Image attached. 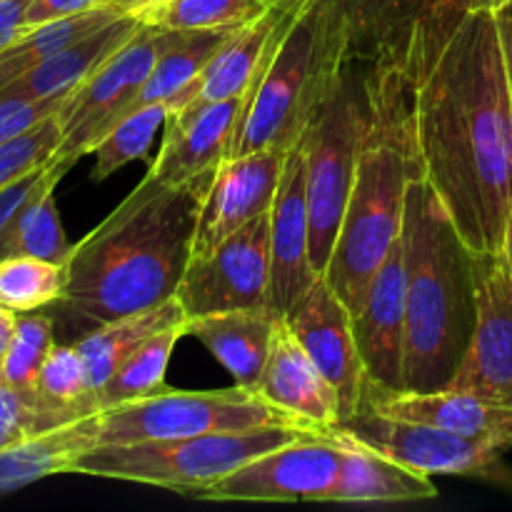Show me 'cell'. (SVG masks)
I'll return each instance as SVG.
<instances>
[{
    "instance_id": "6da1fadb",
    "label": "cell",
    "mask_w": 512,
    "mask_h": 512,
    "mask_svg": "<svg viewBox=\"0 0 512 512\" xmlns=\"http://www.w3.org/2000/svg\"><path fill=\"white\" fill-rule=\"evenodd\" d=\"M418 173L473 255L512 208V105L495 0H438L400 50Z\"/></svg>"
},
{
    "instance_id": "7a4b0ae2",
    "label": "cell",
    "mask_w": 512,
    "mask_h": 512,
    "mask_svg": "<svg viewBox=\"0 0 512 512\" xmlns=\"http://www.w3.org/2000/svg\"><path fill=\"white\" fill-rule=\"evenodd\" d=\"M213 178L215 170L163 185L145 175L98 228L70 248L60 308L95 328L175 298Z\"/></svg>"
},
{
    "instance_id": "3957f363",
    "label": "cell",
    "mask_w": 512,
    "mask_h": 512,
    "mask_svg": "<svg viewBox=\"0 0 512 512\" xmlns=\"http://www.w3.org/2000/svg\"><path fill=\"white\" fill-rule=\"evenodd\" d=\"M358 165L325 280L358 313L368 285L403 233L405 195L415 173L413 130L400 50L370 60Z\"/></svg>"
},
{
    "instance_id": "277c9868",
    "label": "cell",
    "mask_w": 512,
    "mask_h": 512,
    "mask_svg": "<svg viewBox=\"0 0 512 512\" xmlns=\"http://www.w3.org/2000/svg\"><path fill=\"white\" fill-rule=\"evenodd\" d=\"M403 390L430 393L450 383L475 330L473 253L425 178L415 173L405 195Z\"/></svg>"
},
{
    "instance_id": "5b68a950",
    "label": "cell",
    "mask_w": 512,
    "mask_h": 512,
    "mask_svg": "<svg viewBox=\"0 0 512 512\" xmlns=\"http://www.w3.org/2000/svg\"><path fill=\"white\" fill-rule=\"evenodd\" d=\"M350 60L343 28L313 0L308 10L278 35L255 70L240 98L228 158L258 150L288 153L295 148Z\"/></svg>"
},
{
    "instance_id": "8992f818",
    "label": "cell",
    "mask_w": 512,
    "mask_h": 512,
    "mask_svg": "<svg viewBox=\"0 0 512 512\" xmlns=\"http://www.w3.org/2000/svg\"><path fill=\"white\" fill-rule=\"evenodd\" d=\"M305 433L313 430L275 425L130 445H98L75 463L73 473L200 495L228 478L233 470Z\"/></svg>"
},
{
    "instance_id": "52a82bcc",
    "label": "cell",
    "mask_w": 512,
    "mask_h": 512,
    "mask_svg": "<svg viewBox=\"0 0 512 512\" xmlns=\"http://www.w3.org/2000/svg\"><path fill=\"white\" fill-rule=\"evenodd\" d=\"M355 65L358 60L345 65L333 93L303 135L308 170L310 260L318 275H325L333 258L358 165L365 118V75L358 73Z\"/></svg>"
},
{
    "instance_id": "ba28073f",
    "label": "cell",
    "mask_w": 512,
    "mask_h": 512,
    "mask_svg": "<svg viewBox=\"0 0 512 512\" xmlns=\"http://www.w3.org/2000/svg\"><path fill=\"white\" fill-rule=\"evenodd\" d=\"M275 425L308 428L243 385L225 390L163 388L148 398L103 410L100 445H130L143 440L188 438V435L275 428Z\"/></svg>"
},
{
    "instance_id": "9c48e42d",
    "label": "cell",
    "mask_w": 512,
    "mask_h": 512,
    "mask_svg": "<svg viewBox=\"0 0 512 512\" xmlns=\"http://www.w3.org/2000/svg\"><path fill=\"white\" fill-rule=\"evenodd\" d=\"M175 33L178 30H165L143 20L138 33L68 95L58 113L63 140L55 150L53 163L70 168L78 158L90 155L100 135L135 98L155 60L173 43Z\"/></svg>"
},
{
    "instance_id": "30bf717a",
    "label": "cell",
    "mask_w": 512,
    "mask_h": 512,
    "mask_svg": "<svg viewBox=\"0 0 512 512\" xmlns=\"http://www.w3.org/2000/svg\"><path fill=\"white\" fill-rule=\"evenodd\" d=\"M185 315L270 308V210L208 255H193L175 293Z\"/></svg>"
},
{
    "instance_id": "8fae6325",
    "label": "cell",
    "mask_w": 512,
    "mask_h": 512,
    "mask_svg": "<svg viewBox=\"0 0 512 512\" xmlns=\"http://www.w3.org/2000/svg\"><path fill=\"white\" fill-rule=\"evenodd\" d=\"M340 455L328 430H313L233 470L198 498L213 503H325L338 480Z\"/></svg>"
},
{
    "instance_id": "7c38bea8",
    "label": "cell",
    "mask_w": 512,
    "mask_h": 512,
    "mask_svg": "<svg viewBox=\"0 0 512 512\" xmlns=\"http://www.w3.org/2000/svg\"><path fill=\"white\" fill-rule=\"evenodd\" d=\"M475 330L445 388L512 405V273L503 250L473 255Z\"/></svg>"
},
{
    "instance_id": "4fadbf2b",
    "label": "cell",
    "mask_w": 512,
    "mask_h": 512,
    "mask_svg": "<svg viewBox=\"0 0 512 512\" xmlns=\"http://www.w3.org/2000/svg\"><path fill=\"white\" fill-rule=\"evenodd\" d=\"M338 428L423 475H483L503 458V450L493 445L475 443L418 420L393 418L370 405H360L358 413L338 423Z\"/></svg>"
},
{
    "instance_id": "5bb4252c",
    "label": "cell",
    "mask_w": 512,
    "mask_h": 512,
    "mask_svg": "<svg viewBox=\"0 0 512 512\" xmlns=\"http://www.w3.org/2000/svg\"><path fill=\"white\" fill-rule=\"evenodd\" d=\"M285 323L338 395L340 423L353 418L363 405L368 370L355 338L353 313L330 288L325 275L315 278Z\"/></svg>"
},
{
    "instance_id": "9a60e30c",
    "label": "cell",
    "mask_w": 512,
    "mask_h": 512,
    "mask_svg": "<svg viewBox=\"0 0 512 512\" xmlns=\"http://www.w3.org/2000/svg\"><path fill=\"white\" fill-rule=\"evenodd\" d=\"M318 273L310 260L308 170L300 140L288 150L278 193L270 205V308L288 318Z\"/></svg>"
},
{
    "instance_id": "2e32d148",
    "label": "cell",
    "mask_w": 512,
    "mask_h": 512,
    "mask_svg": "<svg viewBox=\"0 0 512 512\" xmlns=\"http://www.w3.org/2000/svg\"><path fill=\"white\" fill-rule=\"evenodd\" d=\"M285 158L288 153L283 150H258L220 163L195 225L193 255H208L235 230L268 213L278 193Z\"/></svg>"
},
{
    "instance_id": "e0dca14e",
    "label": "cell",
    "mask_w": 512,
    "mask_h": 512,
    "mask_svg": "<svg viewBox=\"0 0 512 512\" xmlns=\"http://www.w3.org/2000/svg\"><path fill=\"white\" fill-rule=\"evenodd\" d=\"M405 305H408V260L405 238L395 240L380 263L365 293L363 305L353 315L355 338L368 370V385L383 390H403Z\"/></svg>"
},
{
    "instance_id": "ac0fdd59",
    "label": "cell",
    "mask_w": 512,
    "mask_h": 512,
    "mask_svg": "<svg viewBox=\"0 0 512 512\" xmlns=\"http://www.w3.org/2000/svg\"><path fill=\"white\" fill-rule=\"evenodd\" d=\"M363 405L393 418L435 425L460 438L493 445L503 453L512 448V405L495 403L465 390L440 388L430 393H415V390H383L365 385Z\"/></svg>"
},
{
    "instance_id": "d6986e66",
    "label": "cell",
    "mask_w": 512,
    "mask_h": 512,
    "mask_svg": "<svg viewBox=\"0 0 512 512\" xmlns=\"http://www.w3.org/2000/svg\"><path fill=\"white\" fill-rule=\"evenodd\" d=\"M238 113L240 98L185 105L168 113L163 145L148 178L163 185H180L218 170L228 158Z\"/></svg>"
},
{
    "instance_id": "ffe728a7",
    "label": "cell",
    "mask_w": 512,
    "mask_h": 512,
    "mask_svg": "<svg viewBox=\"0 0 512 512\" xmlns=\"http://www.w3.org/2000/svg\"><path fill=\"white\" fill-rule=\"evenodd\" d=\"M250 390L313 430H328L340 423L338 395L315 368L285 320H278L275 325L265 368Z\"/></svg>"
},
{
    "instance_id": "44dd1931",
    "label": "cell",
    "mask_w": 512,
    "mask_h": 512,
    "mask_svg": "<svg viewBox=\"0 0 512 512\" xmlns=\"http://www.w3.org/2000/svg\"><path fill=\"white\" fill-rule=\"evenodd\" d=\"M340 445V473L325 503H418L438 498L430 475L415 473L378 450L350 438L343 428H328Z\"/></svg>"
},
{
    "instance_id": "7402d4cb",
    "label": "cell",
    "mask_w": 512,
    "mask_h": 512,
    "mask_svg": "<svg viewBox=\"0 0 512 512\" xmlns=\"http://www.w3.org/2000/svg\"><path fill=\"white\" fill-rule=\"evenodd\" d=\"M143 25L140 13H125L108 28L78 40L70 48L50 55L35 68L25 70L15 80L0 88V98L10 100H45L65 98L73 93L85 78L95 73L113 53H118Z\"/></svg>"
},
{
    "instance_id": "603a6c76",
    "label": "cell",
    "mask_w": 512,
    "mask_h": 512,
    "mask_svg": "<svg viewBox=\"0 0 512 512\" xmlns=\"http://www.w3.org/2000/svg\"><path fill=\"white\" fill-rule=\"evenodd\" d=\"M100 425L103 410L40 430L0 450V495L15 493L53 475L73 473L75 463L100 445Z\"/></svg>"
},
{
    "instance_id": "cb8c5ba5",
    "label": "cell",
    "mask_w": 512,
    "mask_h": 512,
    "mask_svg": "<svg viewBox=\"0 0 512 512\" xmlns=\"http://www.w3.org/2000/svg\"><path fill=\"white\" fill-rule=\"evenodd\" d=\"M278 315L268 308L220 310L185 320V335L205 345L233 375L235 385L253 388L268 360Z\"/></svg>"
},
{
    "instance_id": "d4e9b609",
    "label": "cell",
    "mask_w": 512,
    "mask_h": 512,
    "mask_svg": "<svg viewBox=\"0 0 512 512\" xmlns=\"http://www.w3.org/2000/svg\"><path fill=\"white\" fill-rule=\"evenodd\" d=\"M320 8L343 28L350 58L370 63L403 50L420 15L438 0H318Z\"/></svg>"
},
{
    "instance_id": "484cf974",
    "label": "cell",
    "mask_w": 512,
    "mask_h": 512,
    "mask_svg": "<svg viewBox=\"0 0 512 512\" xmlns=\"http://www.w3.org/2000/svg\"><path fill=\"white\" fill-rule=\"evenodd\" d=\"M185 320H188V315H185L183 305L178 303V298H170L158 308L123 315V318L108 320V323L85 330V335H80L73 345L83 355L93 393L98 395V390L108 383L118 365L133 350H138L145 340L165 328L183 325Z\"/></svg>"
},
{
    "instance_id": "4316f807",
    "label": "cell",
    "mask_w": 512,
    "mask_h": 512,
    "mask_svg": "<svg viewBox=\"0 0 512 512\" xmlns=\"http://www.w3.org/2000/svg\"><path fill=\"white\" fill-rule=\"evenodd\" d=\"M65 173L68 168L50 160L45 178L40 180L35 193L25 200V205L10 223L3 245H0V260L10 258V255H30V258L50 260V263H68L73 245L65 238L58 205H55V185Z\"/></svg>"
},
{
    "instance_id": "83f0119b",
    "label": "cell",
    "mask_w": 512,
    "mask_h": 512,
    "mask_svg": "<svg viewBox=\"0 0 512 512\" xmlns=\"http://www.w3.org/2000/svg\"><path fill=\"white\" fill-rule=\"evenodd\" d=\"M235 30H178L173 43L160 53L145 83L140 85L135 98L125 105V110L118 118L135 113V110L145 108V105H168V100H173L180 90H185L193 83L195 75L210 63V58L223 48V43Z\"/></svg>"
},
{
    "instance_id": "f1b7e54d",
    "label": "cell",
    "mask_w": 512,
    "mask_h": 512,
    "mask_svg": "<svg viewBox=\"0 0 512 512\" xmlns=\"http://www.w3.org/2000/svg\"><path fill=\"white\" fill-rule=\"evenodd\" d=\"M125 13L128 10H120L115 5H100V8L85 10V13L50 20V23H40L35 28H25L15 43L0 50V88L18 78V75H23L25 70L48 60L50 55L70 48L73 43L98 33V30L108 28L110 23L123 18Z\"/></svg>"
},
{
    "instance_id": "f546056e",
    "label": "cell",
    "mask_w": 512,
    "mask_h": 512,
    "mask_svg": "<svg viewBox=\"0 0 512 512\" xmlns=\"http://www.w3.org/2000/svg\"><path fill=\"white\" fill-rule=\"evenodd\" d=\"M35 403L48 428L98 413V398L75 345H53L40 368Z\"/></svg>"
},
{
    "instance_id": "4dcf8cb0",
    "label": "cell",
    "mask_w": 512,
    "mask_h": 512,
    "mask_svg": "<svg viewBox=\"0 0 512 512\" xmlns=\"http://www.w3.org/2000/svg\"><path fill=\"white\" fill-rule=\"evenodd\" d=\"M185 335V323L165 328L145 340L138 350L128 355L118 365L108 383L98 390V410L115 408L120 403L148 398L165 388V373H168L170 355H173L178 340Z\"/></svg>"
},
{
    "instance_id": "1f68e13d",
    "label": "cell",
    "mask_w": 512,
    "mask_h": 512,
    "mask_svg": "<svg viewBox=\"0 0 512 512\" xmlns=\"http://www.w3.org/2000/svg\"><path fill=\"white\" fill-rule=\"evenodd\" d=\"M275 0H158L140 18L165 30H235Z\"/></svg>"
},
{
    "instance_id": "d6a6232c",
    "label": "cell",
    "mask_w": 512,
    "mask_h": 512,
    "mask_svg": "<svg viewBox=\"0 0 512 512\" xmlns=\"http://www.w3.org/2000/svg\"><path fill=\"white\" fill-rule=\"evenodd\" d=\"M65 288V265L30 255H10L0 260V305L13 313H33L55 305L65 295Z\"/></svg>"
},
{
    "instance_id": "836d02e7",
    "label": "cell",
    "mask_w": 512,
    "mask_h": 512,
    "mask_svg": "<svg viewBox=\"0 0 512 512\" xmlns=\"http://www.w3.org/2000/svg\"><path fill=\"white\" fill-rule=\"evenodd\" d=\"M165 118V103H155L115 120L90 150V155H95L93 180H105L123 165L145 158Z\"/></svg>"
},
{
    "instance_id": "e575fe53",
    "label": "cell",
    "mask_w": 512,
    "mask_h": 512,
    "mask_svg": "<svg viewBox=\"0 0 512 512\" xmlns=\"http://www.w3.org/2000/svg\"><path fill=\"white\" fill-rule=\"evenodd\" d=\"M53 318L38 313H18L15 333L3 355V383L35 398L40 368L53 350Z\"/></svg>"
},
{
    "instance_id": "d590c367",
    "label": "cell",
    "mask_w": 512,
    "mask_h": 512,
    "mask_svg": "<svg viewBox=\"0 0 512 512\" xmlns=\"http://www.w3.org/2000/svg\"><path fill=\"white\" fill-rule=\"evenodd\" d=\"M58 113L0 145V190L55 158V150L63 140V125H60Z\"/></svg>"
},
{
    "instance_id": "8d00e7d4",
    "label": "cell",
    "mask_w": 512,
    "mask_h": 512,
    "mask_svg": "<svg viewBox=\"0 0 512 512\" xmlns=\"http://www.w3.org/2000/svg\"><path fill=\"white\" fill-rule=\"evenodd\" d=\"M40 430H48V423L35 398L18 393L0 380V450Z\"/></svg>"
},
{
    "instance_id": "74e56055",
    "label": "cell",
    "mask_w": 512,
    "mask_h": 512,
    "mask_svg": "<svg viewBox=\"0 0 512 512\" xmlns=\"http://www.w3.org/2000/svg\"><path fill=\"white\" fill-rule=\"evenodd\" d=\"M65 98H45V100H10L0 98V145L8 143L15 135L25 133L33 125L43 123L45 118L58 113L65 105Z\"/></svg>"
},
{
    "instance_id": "f35d334b",
    "label": "cell",
    "mask_w": 512,
    "mask_h": 512,
    "mask_svg": "<svg viewBox=\"0 0 512 512\" xmlns=\"http://www.w3.org/2000/svg\"><path fill=\"white\" fill-rule=\"evenodd\" d=\"M48 165H43V168L33 170V173H28V175H23L20 180L10 183L8 188L0 190V245H3L5 233H8L10 223L15 220L18 210L23 208L25 200H28L30 195L35 193V188L40 185V180L45 178V173H48Z\"/></svg>"
},
{
    "instance_id": "ab89813d",
    "label": "cell",
    "mask_w": 512,
    "mask_h": 512,
    "mask_svg": "<svg viewBox=\"0 0 512 512\" xmlns=\"http://www.w3.org/2000/svg\"><path fill=\"white\" fill-rule=\"evenodd\" d=\"M108 5L105 0H30L28 13H25V28H35L40 23L68 18V15L85 13V10Z\"/></svg>"
},
{
    "instance_id": "60d3db41",
    "label": "cell",
    "mask_w": 512,
    "mask_h": 512,
    "mask_svg": "<svg viewBox=\"0 0 512 512\" xmlns=\"http://www.w3.org/2000/svg\"><path fill=\"white\" fill-rule=\"evenodd\" d=\"M28 5L30 0H3L0 3V50H5L23 35Z\"/></svg>"
},
{
    "instance_id": "b9f144b4",
    "label": "cell",
    "mask_w": 512,
    "mask_h": 512,
    "mask_svg": "<svg viewBox=\"0 0 512 512\" xmlns=\"http://www.w3.org/2000/svg\"><path fill=\"white\" fill-rule=\"evenodd\" d=\"M495 15H498L500 38H503L505 65H508V83H510V105H512V5L508 0H495Z\"/></svg>"
},
{
    "instance_id": "7bdbcfd3",
    "label": "cell",
    "mask_w": 512,
    "mask_h": 512,
    "mask_svg": "<svg viewBox=\"0 0 512 512\" xmlns=\"http://www.w3.org/2000/svg\"><path fill=\"white\" fill-rule=\"evenodd\" d=\"M15 323H18V313H13V310L0 305V358H3L5 350H8L10 338H13L15 333Z\"/></svg>"
},
{
    "instance_id": "ee69618b",
    "label": "cell",
    "mask_w": 512,
    "mask_h": 512,
    "mask_svg": "<svg viewBox=\"0 0 512 512\" xmlns=\"http://www.w3.org/2000/svg\"><path fill=\"white\" fill-rule=\"evenodd\" d=\"M108 5H115L120 10H128V13H143L145 8L155 5L158 0H105Z\"/></svg>"
},
{
    "instance_id": "f6af8a7d",
    "label": "cell",
    "mask_w": 512,
    "mask_h": 512,
    "mask_svg": "<svg viewBox=\"0 0 512 512\" xmlns=\"http://www.w3.org/2000/svg\"><path fill=\"white\" fill-rule=\"evenodd\" d=\"M503 255H505V260H508V268H510V273H512V208H510V215H508V223H505Z\"/></svg>"
},
{
    "instance_id": "bcb514c9",
    "label": "cell",
    "mask_w": 512,
    "mask_h": 512,
    "mask_svg": "<svg viewBox=\"0 0 512 512\" xmlns=\"http://www.w3.org/2000/svg\"><path fill=\"white\" fill-rule=\"evenodd\" d=\"M0 380H3V358H0Z\"/></svg>"
},
{
    "instance_id": "7dc6e473",
    "label": "cell",
    "mask_w": 512,
    "mask_h": 512,
    "mask_svg": "<svg viewBox=\"0 0 512 512\" xmlns=\"http://www.w3.org/2000/svg\"><path fill=\"white\" fill-rule=\"evenodd\" d=\"M508 3H510V5H512V0H508Z\"/></svg>"
},
{
    "instance_id": "c3c4849f",
    "label": "cell",
    "mask_w": 512,
    "mask_h": 512,
    "mask_svg": "<svg viewBox=\"0 0 512 512\" xmlns=\"http://www.w3.org/2000/svg\"><path fill=\"white\" fill-rule=\"evenodd\" d=\"M0 3H3V0H0Z\"/></svg>"
}]
</instances>
